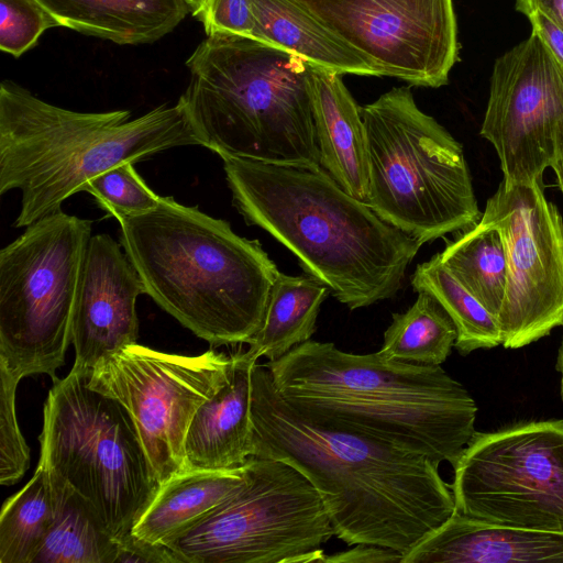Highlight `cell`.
I'll return each instance as SVG.
<instances>
[{
  "mask_svg": "<svg viewBox=\"0 0 563 563\" xmlns=\"http://www.w3.org/2000/svg\"><path fill=\"white\" fill-rule=\"evenodd\" d=\"M251 421L252 456L299 471L347 545H378L404 556L455 510L440 464L296 409L265 363L252 371Z\"/></svg>",
  "mask_w": 563,
  "mask_h": 563,
  "instance_id": "6da1fadb",
  "label": "cell"
},
{
  "mask_svg": "<svg viewBox=\"0 0 563 563\" xmlns=\"http://www.w3.org/2000/svg\"><path fill=\"white\" fill-rule=\"evenodd\" d=\"M356 51L376 76L438 88L459 44L452 0H295Z\"/></svg>",
  "mask_w": 563,
  "mask_h": 563,
  "instance_id": "5bb4252c",
  "label": "cell"
},
{
  "mask_svg": "<svg viewBox=\"0 0 563 563\" xmlns=\"http://www.w3.org/2000/svg\"><path fill=\"white\" fill-rule=\"evenodd\" d=\"M0 484L12 485L30 464V449L20 431L15 397L19 378L0 367Z\"/></svg>",
  "mask_w": 563,
  "mask_h": 563,
  "instance_id": "4dcf8cb0",
  "label": "cell"
},
{
  "mask_svg": "<svg viewBox=\"0 0 563 563\" xmlns=\"http://www.w3.org/2000/svg\"><path fill=\"white\" fill-rule=\"evenodd\" d=\"M527 16L532 25V32L563 66V26L541 10H533Z\"/></svg>",
  "mask_w": 563,
  "mask_h": 563,
  "instance_id": "e575fe53",
  "label": "cell"
},
{
  "mask_svg": "<svg viewBox=\"0 0 563 563\" xmlns=\"http://www.w3.org/2000/svg\"><path fill=\"white\" fill-rule=\"evenodd\" d=\"M52 473L40 459L32 478L8 498L0 515V563H33L56 514Z\"/></svg>",
  "mask_w": 563,
  "mask_h": 563,
  "instance_id": "484cf974",
  "label": "cell"
},
{
  "mask_svg": "<svg viewBox=\"0 0 563 563\" xmlns=\"http://www.w3.org/2000/svg\"><path fill=\"white\" fill-rule=\"evenodd\" d=\"M551 168L554 170L556 175L558 186L563 195V156L560 157Z\"/></svg>",
  "mask_w": 563,
  "mask_h": 563,
  "instance_id": "8d00e7d4",
  "label": "cell"
},
{
  "mask_svg": "<svg viewBox=\"0 0 563 563\" xmlns=\"http://www.w3.org/2000/svg\"><path fill=\"white\" fill-rule=\"evenodd\" d=\"M60 24L125 44H151L190 13L188 0H37Z\"/></svg>",
  "mask_w": 563,
  "mask_h": 563,
  "instance_id": "ffe728a7",
  "label": "cell"
},
{
  "mask_svg": "<svg viewBox=\"0 0 563 563\" xmlns=\"http://www.w3.org/2000/svg\"><path fill=\"white\" fill-rule=\"evenodd\" d=\"M58 21L37 0H0V48L14 57L36 45Z\"/></svg>",
  "mask_w": 563,
  "mask_h": 563,
  "instance_id": "f546056e",
  "label": "cell"
},
{
  "mask_svg": "<svg viewBox=\"0 0 563 563\" xmlns=\"http://www.w3.org/2000/svg\"><path fill=\"white\" fill-rule=\"evenodd\" d=\"M265 365L296 409L438 464L454 466L476 432L474 399L441 365L353 354L313 340Z\"/></svg>",
  "mask_w": 563,
  "mask_h": 563,
  "instance_id": "3957f363",
  "label": "cell"
},
{
  "mask_svg": "<svg viewBox=\"0 0 563 563\" xmlns=\"http://www.w3.org/2000/svg\"><path fill=\"white\" fill-rule=\"evenodd\" d=\"M438 256L497 321L507 282L506 255L499 233L479 221L449 241Z\"/></svg>",
  "mask_w": 563,
  "mask_h": 563,
  "instance_id": "d4e9b609",
  "label": "cell"
},
{
  "mask_svg": "<svg viewBox=\"0 0 563 563\" xmlns=\"http://www.w3.org/2000/svg\"><path fill=\"white\" fill-rule=\"evenodd\" d=\"M368 151L365 202L421 244L476 225L478 208L462 144L422 112L408 87L361 107Z\"/></svg>",
  "mask_w": 563,
  "mask_h": 563,
  "instance_id": "52a82bcc",
  "label": "cell"
},
{
  "mask_svg": "<svg viewBox=\"0 0 563 563\" xmlns=\"http://www.w3.org/2000/svg\"><path fill=\"white\" fill-rule=\"evenodd\" d=\"M402 554L378 545L358 543L351 549L323 555L321 563H401Z\"/></svg>",
  "mask_w": 563,
  "mask_h": 563,
  "instance_id": "836d02e7",
  "label": "cell"
},
{
  "mask_svg": "<svg viewBox=\"0 0 563 563\" xmlns=\"http://www.w3.org/2000/svg\"><path fill=\"white\" fill-rule=\"evenodd\" d=\"M481 221L499 233L506 255L501 344L519 349L563 325V219L540 184L501 180Z\"/></svg>",
  "mask_w": 563,
  "mask_h": 563,
  "instance_id": "4fadbf2b",
  "label": "cell"
},
{
  "mask_svg": "<svg viewBox=\"0 0 563 563\" xmlns=\"http://www.w3.org/2000/svg\"><path fill=\"white\" fill-rule=\"evenodd\" d=\"M81 191L90 194L98 206L118 221L153 211L161 200L130 161L95 176L82 185Z\"/></svg>",
  "mask_w": 563,
  "mask_h": 563,
  "instance_id": "f1b7e54d",
  "label": "cell"
},
{
  "mask_svg": "<svg viewBox=\"0 0 563 563\" xmlns=\"http://www.w3.org/2000/svg\"><path fill=\"white\" fill-rule=\"evenodd\" d=\"M516 9L527 15L541 10L563 26V0H515Z\"/></svg>",
  "mask_w": 563,
  "mask_h": 563,
  "instance_id": "d590c367",
  "label": "cell"
},
{
  "mask_svg": "<svg viewBox=\"0 0 563 563\" xmlns=\"http://www.w3.org/2000/svg\"><path fill=\"white\" fill-rule=\"evenodd\" d=\"M333 536L318 492L299 471L250 456L241 487L163 544L178 563H310L321 562V545Z\"/></svg>",
  "mask_w": 563,
  "mask_h": 563,
  "instance_id": "30bf717a",
  "label": "cell"
},
{
  "mask_svg": "<svg viewBox=\"0 0 563 563\" xmlns=\"http://www.w3.org/2000/svg\"><path fill=\"white\" fill-rule=\"evenodd\" d=\"M558 369L561 373V395L563 398V341L560 347L559 357H558Z\"/></svg>",
  "mask_w": 563,
  "mask_h": 563,
  "instance_id": "74e56055",
  "label": "cell"
},
{
  "mask_svg": "<svg viewBox=\"0 0 563 563\" xmlns=\"http://www.w3.org/2000/svg\"><path fill=\"white\" fill-rule=\"evenodd\" d=\"M232 357L228 380L190 421L184 444L186 471L233 470L252 456V371L258 358L247 350Z\"/></svg>",
  "mask_w": 563,
  "mask_h": 563,
  "instance_id": "ac0fdd59",
  "label": "cell"
},
{
  "mask_svg": "<svg viewBox=\"0 0 563 563\" xmlns=\"http://www.w3.org/2000/svg\"><path fill=\"white\" fill-rule=\"evenodd\" d=\"M252 4L255 16L253 38L341 75L376 76L356 51L295 0H252Z\"/></svg>",
  "mask_w": 563,
  "mask_h": 563,
  "instance_id": "7402d4cb",
  "label": "cell"
},
{
  "mask_svg": "<svg viewBox=\"0 0 563 563\" xmlns=\"http://www.w3.org/2000/svg\"><path fill=\"white\" fill-rule=\"evenodd\" d=\"M245 464L227 471L187 470L162 484L132 529L136 538L163 544L201 521L233 495Z\"/></svg>",
  "mask_w": 563,
  "mask_h": 563,
  "instance_id": "44dd1931",
  "label": "cell"
},
{
  "mask_svg": "<svg viewBox=\"0 0 563 563\" xmlns=\"http://www.w3.org/2000/svg\"><path fill=\"white\" fill-rule=\"evenodd\" d=\"M91 221L58 210L0 251V367L20 380L56 379L71 343L73 314Z\"/></svg>",
  "mask_w": 563,
  "mask_h": 563,
  "instance_id": "9c48e42d",
  "label": "cell"
},
{
  "mask_svg": "<svg viewBox=\"0 0 563 563\" xmlns=\"http://www.w3.org/2000/svg\"><path fill=\"white\" fill-rule=\"evenodd\" d=\"M391 317L377 351L380 356L422 365L445 362L455 344L457 331L449 313L431 294L418 291L409 309Z\"/></svg>",
  "mask_w": 563,
  "mask_h": 563,
  "instance_id": "4316f807",
  "label": "cell"
},
{
  "mask_svg": "<svg viewBox=\"0 0 563 563\" xmlns=\"http://www.w3.org/2000/svg\"><path fill=\"white\" fill-rule=\"evenodd\" d=\"M51 473L57 497L56 514L33 563H114L117 540L93 506Z\"/></svg>",
  "mask_w": 563,
  "mask_h": 563,
  "instance_id": "cb8c5ba5",
  "label": "cell"
},
{
  "mask_svg": "<svg viewBox=\"0 0 563 563\" xmlns=\"http://www.w3.org/2000/svg\"><path fill=\"white\" fill-rule=\"evenodd\" d=\"M232 354L208 350L197 356L126 345L90 371L91 388L129 412L159 485L186 471L184 444L190 421L229 378Z\"/></svg>",
  "mask_w": 563,
  "mask_h": 563,
  "instance_id": "7c38bea8",
  "label": "cell"
},
{
  "mask_svg": "<svg viewBox=\"0 0 563 563\" xmlns=\"http://www.w3.org/2000/svg\"><path fill=\"white\" fill-rule=\"evenodd\" d=\"M129 110L78 112L51 104L12 80L0 85V195L19 189L13 223L26 228L62 210L85 183L159 152L206 147L185 100L132 119Z\"/></svg>",
  "mask_w": 563,
  "mask_h": 563,
  "instance_id": "5b68a950",
  "label": "cell"
},
{
  "mask_svg": "<svg viewBox=\"0 0 563 563\" xmlns=\"http://www.w3.org/2000/svg\"><path fill=\"white\" fill-rule=\"evenodd\" d=\"M232 203L351 310L394 297L421 243L347 194L321 167L222 157Z\"/></svg>",
  "mask_w": 563,
  "mask_h": 563,
  "instance_id": "7a4b0ae2",
  "label": "cell"
},
{
  "mask_svg": "<svg viewBox=\"0 0 563 563\" xmlns=\"http://www.w3.org/2000/svg\"><path fill=\"white\" fill-rule=\"evenodd\" d=\"M453 467L461 514L563 532V420L475 432Z\"/></svg>",
  "mask_w": 563,
  "mask_h": 563,
  "instance_id": "8fae6325",
  "label": "cell"
},
{
  "mask_svg": "<svg viewBox=\"0 0 563 563\" xmlns=\"http://www.w3.org/2000/svg\"><path fill=\"white\" fill-rule=\"evenodd\" d=\"M411 286L417 292L431 294L449 313L457 331L454 346L461 354L503 343L496 319L450 273L438 253L417 266Z\"/></svg>",
  "mask_w": 563,
  "mask_h": 563,
  "instance_id": "83f0119b",
  "label": "cell"
},
{
  "mask_svg": "<svg viewBox=\"0 0 563 563\" xmlns=\"http://www.w3.org/2000/svg\"><path fill=\"white\" fill-rule=\"evenodd\" d=\"M89 374L74 365L65 378L54 379L44 404L40 459L93 506L119 540L161 485L129 412L91 388Z\"/></svg>",
  "mask_w": 563,
  "mask_h": 563,
  "instance_id": "ba28073f",
  "label": "cell"
},
{
  "mask_svg": "<svg viewBox=\"0 0 563 563\" xmlns=\"http://www.w3.org/2000/svg\"><path fill=\"white\" fill-rule=\"evenodd\" d=\"M119 223L145 294L163 310L213 347L249 343L279 274L257 240L173 197Z\"/></svg>",
  "mask_w": 563,
  "mask_h": 563,
  "instance_id": "277c9868",
  "label": "cell"
},
{
  "mask_svg": "<svg viewBox=\"0 0 563 563\" xmlns=\"http://www.w3.org/2000/svg\"><path fill=\"white\" fill-rule=\"evenodd\" d=\"M190 13L207 35L227 34L253 38L255 16L252 0H188Z\"/></svg>",
  "mask_w": 563,
  "mask_h": 563,
  "instance_id": "1f68e13d",
  "label": "cell"
},
{
  "mask_svg": "<svg viewBox=\"0 0 563 563\" xmlns=\"http://www.w3.org/2000/svg\"><path fill=\"white\" fill-rule=\"evenodd\" d=\"M181 95L206 147L222 157L320 167L312 64L265 42L207 35L186 60Z\"/></svg>",
  "mask_w": 563,
  "mask_h": 563,
  "instance_id": "8992f818",
  "label": "cell"
},
{
  "mask_svg": "<svg viewBox=\"0 0 563 563\" xmlns=\"http://www.w3.org/2000/svg\"><path fill=\"white\" fill-rule=\"evenodd\" d=\"M310 89L320 167L347 194L365 201L368 151L361 107L343 84L341 74L313 64Z\"/></svg>",
  "mask_w": 563,
  "mask_h": 563,
  "instance_id": "d6986e66",
  "label": "cell"
},
{
  "mask_svg": "<svg viewBox=\"0 0 563 563\" xmlns=\"http://www.w3.org/2000/svg\"><path fill=\"white\" fill-rule=\"evenodd\" d=\"M141 277L109 234L92 235L80 272L71 325L74 365L86 371L107 354L136 343Z\"/></svg>",
  "mask_w": 563,
  "mask_h": 563,
  "instance_id": "2e32d148",
  "label": "cell"
},
{
  "mask_svg": "<svg viewBox=\"0 0 563 563\" xmlns=\"http://www.w3.org/2000/svg\"><path fill=\"white\" fill-rule=\"evenodd\" d=\"M563 563V532L490 522L456 509L401 563Z\"/></svg>",
  "mask_w": 563,
  "mask_h": 563,
  "instance_id": "e0dca14e",
  "label": "cell"
},
{
  "mask_svg": "<svg viewBox=\"0 0 563 563\" xmlns=\"http://www.w3.org/2000/svg\"><path fill=\"white\" fill-rule=\"evenodd\" d=\"M506 184H540L563 156V66L536 33L495 63L481 128Z\"/></svg>",
  "mask_w": 563,
  "mask_h": 563,
  "instance_id": "9a60e30c",
  "label": "cell"
},
{
  "mask_svg": "<svg viewBox=\"0 0 563 563\" xmlns=\"http://www.w3.org/2000/svg\"><path fill=\"white\" fill-rule=\"evenodd\" d=\"M330 289L318 278L302 274L277 275L262 327L249 341L247 351L257 358L275 361L292 347L311 340L322 302Z\"/></svg>",
  "mask_w": 563,
  "mask_h": 563,
  "instance_id": "603a6c76",
  "label": "cell"
},
{
  "mask_svg": "<svg viewBox=\"0 0 563 563\" xmlns=\"http://www.w3.org/2000/svg\"><path fill=\"white\" fill-rule=\"evenodd\" d=\"M118 551L114 563H178L175 555L164 545L136 538L132 532L117 540Z\"/></svg>",
  "mask_w": 563,
  "mask_h": 563,
  "instance_id": "d6a6232c",
  "label": "cell"
}]
</instances>
